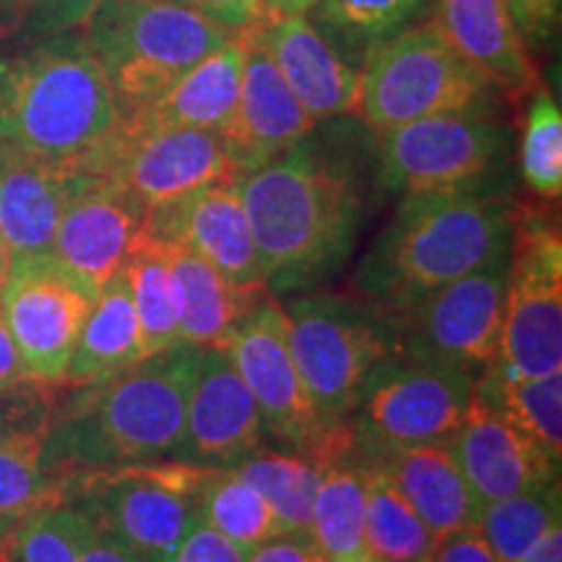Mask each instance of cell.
Instances as JSON below:
<instances>
[{
    "instance_id": "cell-1",
    "label": "cell",
    "mask_w": 562,
    "mask_h": 562,
    "mask_svg": "<svg viewBox=\"0 0 562 562\" xmlns=\"http://www.w3.org/2000/svg\"><path fill=\"white\" fill-rule=\"evenodd\" d=\"M199 347L178 344L117 372L81 385L53 412L45 472L53 490L74 476L170 459L186 427Z\"/></svg>"
},
{
    "instance_id": "cell-2",
    "label": "cell",
    "mask_w": 562,
    "mask_h": 562,
    "mask_svg": "<svg viewBox=\"0 0 562 562\" xmlns=\"http://www.w3.org/2000/svg\"><path fill=\"white\" fill-rule=\"evenodd\" d=\"M266 284L297 292L339 269L362 224V195L305 140L237 180Z\"/></svg>"
},
{
    "instance_id": "cell-3",
    "label": "cell",
    "mask_w": 562,
    "mask_h": 562,
    "mask_svg": "<svg viewBox=\"0 0 562 562\" xmlns=\"http://www.w3.org/2000/svg\"><path fill=\"white\" fill-rule=\"evenodd\" d=\"M516 203L487 188L404 195L357 271L385 313L510 252Z\"/></svg>"
},
{
    "instance_id": "cell-4",
    "label": "cell",
    "mask_w": 562,
    "mask_h": 562,
    "mask_svg": "<svg viewBox=\"0 0 562 562\" xmlns=\"http://www.w3.org/2000/svg\"><path fill=\"white\" fill-rule=\"evenodd\" d=\"M123 112L81 32L32 42L0 58V146L74 170L117 128Z\"/></svg>"
},
{
    "instance_id": "cell-5",
    "label": "cell",
    "mask_w": 562,
    "mask_h": 562,
    "mask_svg": "<svg viewBox=\"0 0 562 562\" xmlns=\"http://www.w3.org/2000/svg\"><path fill=\"white\" fill-rule=\"evenodd\" d=\"M121 112L157 100L237 34L182 0H102L81 26Z\"/></svg>"
},
{
    "instance_id": "cell-6",
    "label": "cell",
    "mask_w": 562,
    "mask_h": 562,
    "mask_svg": "<svg viewBox=\"0 0 562 562\" xmlns=\"http://www.w3.org/2000/svg\"><path fill=\"white\" fill-rule=\"evenodd\" d=\"M290 349L323 427L347 422L378 370L398 355L391 315L375 302L334 292L302 294L284 305Z\"/></svg>"
},
{
    "instance_id": "cell-7",
    "label": "cell",
    "mask_w": 562,
    "mask_h": 562,
    "mask_svg": "<svg viewBox=\"0 0 562 562\" xmlns=\"http://www.w3.org/2000/svg\"><path fill=\"white\" fill-rule=\"evenodd\" d=\"M497 89L453 50L432 21L378 40L362 53L355 115L381 133L451 112H490Z\"/></svg>"
},
{
    "instance_id": "cell-8",
    "label": "cell",
    "mask_w": 562,
    "mask_h": 562,
    "mask_svg": "<svg viewBox=\"0 0 562 562\" xmlns=\"http://www.w3.org/2000/svg\"><path fill=\"white\" fill-rule=\"evenodd\" d=\"M214 469L182 461L131 463L66 482L60 497L102 533L151 562H167L201 524V490Z\"/></svg>"
},
{
    "instance_id": "cell-9",
    "label": "cell",
    "mask_w": 562,
    "mask_h": 562,
    "mask_svg": "<svg viewBox=\"0 0 562 562\" xmlns=\"http://www.w3.org/2000/svg\"><path fill=\"white\" fill-rule=\"evenodd\" d=\"M378 182L396 195L476 191L510 159L508 125L490 112H451L378 133Z\"/></svg>"
},
{
    "instance_id": "cell-10",
    "label": "cell",
    "mask_w": 562,
    "mask_h": 562,
    "mask_svg": "<svg viewBox=\"0 0 562 562\" xmlns=\"http://www.w3.org/2000/svg\"><path fill=\"white\" fill-rule=\"evenodd\" d=\"M492 364L516 378L562 372L560 229L526 203H516L501 351Z\"/></svg>"
},
{
    "instance_id": "cell-11",
    "label": "cell",
    "mask_w": 562,
    "mask_h": 562,
    "mask_svg": "<svg viewBox=\"0 0 562 562\" xmlns=\"http://www.w3.org/2000/svg\"><path fill=\"white\" fill-rule=\"evenodd\" d=\"M510 252L391 311L398 357L480 372L497 360Z\"/></svg>"
},
{
    "instance_id": "cell-12",
    "label": "cell",
    "mask_w": 562,
    "mask_h": 562,
    "mask_svg": "<svg viewBox=\"0 0 562 562\" xmlns=\"http://www.w3.org/2000/svg\"><path fill=\"white\" fill-rule=\"evenodd\" d=\"M474 378L472 372L391 357L372 375L349 417L355 451L362 448L372 459L393 448L448 442L472 406Z\"/></svg>"
},
{
    "instance_id": "cell-13",
    "label": "cell",
    "mask_w": 562,
    "mask_h": 562,
    "mask_svg": "<svg viewBox=\"0 0 562 562\" xmlns=\"http://www.w3.org/2000/svg\"><path fill=\"white\" fill-rule=\"evenodd\" d=\"M79 172L117 180L144 209L182 199L214 182L240 180L222 133L154 128L128 115L121 117L117 128Z\"/></svg>"
},
{
    "instance_id": "cell-14",
    "label": "cell",
    "mask_w": 562,
    "mask_h": 562,
    "mask_svg": "<svg viewBox=\"0 0 562 562\" xmlns=\"http://www.w3.org/2000/svg\"><path fill=\"white\" fill-rule=\"evenodd\" d=\"M94 292L47 258L13 261L0 307L30 381L63 385Z\"/></svg>"
},
{
    "instance_id": "cell-15",
    "label": "cell",
    "mask_w": 562,
    "mask_h": 562,
    "mask_svg": "<svg viewBox=\"0 0 562 562\" xmlns=\"http://www.w3.org/2000/svg\"><path fill=\"white\" fill-rule=\"evenodd\" d=\"M222 347L256 398L266 430L297 453H311L326 427L315 417L294 364L284 307L266 294L237 321Z\"/></svg>"
},
{
    "instance_id": "cell-16",
    "label": "cell",
    "mask_w": 562,
    "mask_h": 562,
    "mask_svg": "<svg viewBox=\"0 0 562 562\" xmlns=\"http://www.w3.org/2000/svg\"><path fill=\"white\" fill-rule=\"evenodd\" d=\"M140 229L154 240L195 252L235 290L269 294L237 182H214L146 209Z\"/></svg>"
},
{
    "instance_id": "cell-17",
    "label": "cell",
    "mask_w": 562,
    "mask_h": 562,
    "mask_svg": "<svg viewBox=\"0 0 562 562\" xmlns=\"http://www.w3.org/2000/svg\"><path fill=\"white\" fill-rule=\"evenodd\" d=\"M144 216V203L121 182L79 172L55 229L50 258L97 294L125 269Z\"/></svg>"
},
{
    "instance_id": "cell-18",
    "label": "cell",
    "mask_w": 562,
    "mask_h": 562,
    "mask_svg": "<svg viewBox=\"0 0 562 562\" xmlns=\"http://www.w3.org/2000/svg\"><path fill=\"white\" fill-rule=\"evenodd\" d=\"M266 425L256 398L224 347L199 351L186 427L172 461L203 469H229L261 448Z\"/></svg>"
},
{
    "instance_id": "cell-19",
    "label": "cell",
    "mask_w": 562,
    "mask_h": 562,
    "mask_svg": "<svg viewBox=\"0 0 562 562\" xmlns=\"http://www.w3.org/2000/svg\"><path fill=\"white\" fill-rule=\"evenodd\" d=\"M240 34H248L263 47L315 123L355 115L360 68L351 66L341 47H336L305 13L263 16Z\"/></svg>"
},
{
    "instance_id": "cell-20",
    "label": "cell",
    "mask_w": 562,
    "mask_h": 562,
    "mask_svg": "<svg viewBox=\"0 0 562 562\" xmlns=\"http://www.w3.org/2000/svg\"><path fill=\"white\" fill-rule=\"evenodd\" d=\"M240 37L245 42L240 100L222 136L235 159L237 175L245 178L311 136L315 121L263 47L248 34Z\"/></svg>"
},
{
    "instance_id": "cell-21",
    "label": "cell",
    "mask_w": 562,
    "mask_h": 562,
    "mask_svg": "<svg viewBox=\"0 0 562 562\" xmlns=\"http://www.w3.org/2000/svg\"><path fill=\"white\" fill-rule=\"evenodd\" d=\"M446 446L484 505L542 487L560 474V461L474 396Z\"/></svg>"
},
{
    "instance_id": "cell-22",
    "label": "cell",
    "mask_w": 562,
    "mask_h": 562,
    "mask_svg": "<svg viewBox=\"0 0 562 562\" xmlns=\"http://www.w3.org/2000/svg\"><path fill=\"white\" fill-rule=\"evenodd\" d=\"M430 21L497 94L513 104L531 100L539 70L505 0H435Z\"/></svg>"
},
{
    "instance_id": "cell-23",
    "label": "cell",
    "mask_w": 562,
    "mask_h": 562,
    "mask_svg": "<svg viewBox=\"0 0 562 562\" xmlns=\"http://www.w3.org/2000/svg\"><path fill=\"white\" fill-rule=\"evenodd\" d=\"M79 170L0 146V235L13 261L47 258Z\"/></svg>"
},
{
    "instance_id": "cell-24",
    "label": "cell",
    "mask_w": 562,
    "mask_h": 562,
    "mask_svg": "<svg viewBox=\"0 0 562 562\" xmlns=\"http://www.w3.org/2000/svg\"><path fill=\"white\" fill-rule=\"evenodd\" d=\"M360 467H378L417 510L435 542L476 529L484 503L459 469L446 442L393 448Z\"/></svg>"
},
{
    "instance_id": "cell-25",
    "label": "cell",
    "mask_w": 562,
    "mask_h": 562,
    "mask_svg": "<svg viewBox=\"0 0 562 562\" xmlns=\"http://www.w3.org/2000/svg\"><path fill=\"white\" fill-rule=\"evenodd\" d=\"M47 389L24 383L19 402L0 406V524L47 501H63L45 472V446L55 406Z\"/></svg>"
},
{
    "instance_id": "cell-26",
    "label": "cell",
    "mask_w": 562,
    "mask_h": 562,
    "mask_svg": "<svg viewBox=\"0 0 562 562\" xmlns=\"http://www.w3.org/2000/svg\"><path fill=\"white\" fill-rule=\"evenodd\" d=\"M245 42L240 34L182 74L157 100L123 115L154 128H201L224 133L240 100Z\"/></svg>"
},
{
    "instance_id": "cell-27",
    "label": "cell",
    "mask_w": 562,
    "mask_h": 562,
    "mask_svg": "<svg viewBox=\"0 0 562 562\" xmlns=\"http://www.w3.org/2000/svg\"><path fill=\"white\" fill-rule=\"evenodd\" d=\"M140 360H146L144 336H140L128 279L121 271L94 294L63 385L81 389V385L108 381Z\"/></svg>"
},
{
    "instance_id": "cell-28",
    "label": "cell",
    "mask_w": 562,
    "mask_h": 562,
    "mask_svg": "<svg viewBox=\"0 0 562 562\" xmlns=\"http://www.w3.org/2000/svg\"><path fill=\"white\" fill-rule=\"evenodd\" d=\"M170 269L180 341L191 347H222L237 321L266 297L229 286L214 266L180 245H170Z\"/></svg>"
},
{
    "instance_id": "cell-29",
    "label": "cell",
    "mask_w": 562,
    "mask_h": 562,
    "mask_svg": "<svg viewBox=\"0 0 562 562\" xmlns=\"http://www.w3.org/2000/svg\"><path fill=\"white\" fill-rule=\"evenodd\" d=\"M474 398L537 440L554 461L562 456V372L539 378L505 375L487 364L474 378Z\"/></svg>"
},
{
    "instance_id": "cell-30",
    "label": "cell",
    "mask_w": 562,
    "mask_h": 562,
    "mask_svg": "<svg viewBox=\"0 0 562 562\" xmlns=\"http://www.w3.org/2000/svg\"><path fill=\"white\" fill-rule=\"evenodd\" d=\"M125 279L136 307L146 357L178 347V302L170 269V245L138 232L125 261Z\"/></svg>"
},
{
    "instance_id": "cell-31",
    "label": "cell",
    "mask_w": 562,
    "mask_h": 562,
    "mask_svg": "<svg viewBox=\"0 0 562 562\" xmlns=\"http://www.w3.org/2000/svg\"><path fill=\"white\" fill-rule=\"evenodd\" d=\"M364 474L347 461L318 467L311 539L331 562L364 552Z\"/></svg>"
},
{
    "instance_id": "cell-32",
    "label": "cell",
    "mask_w": 562,
    "mask_h": 562,
    "mask_svg": "<svg viewBox=\"0 0 562 562\" xmlns=\"http://www.w3.org/2000/svg\"><path fill=\"white\" fill-rule=\"evenodd\" d=\"M368 487L364 550L378 562H430L435 537L378 467H360Z\"/></svg>"
},
{
    "instance_id": "cell-33",
    "label": "cell",
    "mask_w": 562,
    "mask_h": 562,
    "mask_svg": "<svg viewBox=\"0 0 562 562\" xmlns=\"http://www.w3.org/2000/svg\"><path fill=\"white\" fill-rule=\"evenodd\" d=\"M229 469L261 492L266 503L271 505V510L277 513L284 533L311 537L318 467L307 456L252 451Z\"/></svg>"
},
{
    "instance_id": "cell-34",
    "label": "cell",
    "mask_w": 562,
    "mask_h": 562,
    "mask_svg": "<svg viewBox=\"0 0 562 562\" xmlns=\"http://www.w3.org/2000/svg\"><path fill=\"white\" fill-rule=\"evenodd\" d=\"M199 503L201 524L245 552L284 533L261 492L232 469H214L209 474Z\"/></svg>"
},
{
    "instance_id": "cell-35",
    "label": "cell",
    "mask_w": 562,
    "mask_h": 562,
    "mask_svg": "<svg viewBox=\"0 0 562 562\" xmlns=\"http://www.w3.org/2000/svg\"><path fill=\"white\" fill-rule=\"evenodd\" d=\"M562 497L560 480L547 482L537 490L518 492L503 501L487 503L482 508L476 531L501 562H516L524 552H529L547 531L560 526Z\"/></svg>"
},
{
    "instance_id": "cell-36",
    "label": "cell",
    "mask_w": 562,
    "mask_h": 562,
    "mask_svg": "<svg viewBox=\"0 0 562 562\" xmlns=\"http://www.w3.org/2000/svg\"><path fill=\"white\" fill-rule=\"evenodd\" d=\"M87 518L68 501H47L13 518L0 562H81Z\"/></svg>"
},
{
    "instance_id": "cell-37",
    "label": "cell",
    "mask_w": 562,
    "mask_h": 562,
    "mask_svg": "<svg viewBox=\"0 0 562 562\" xmlns=\"http://www.w3.org/2000/svg\"><path fill=\"white\" fill-rule=\"evenodd\" d=\"M425 5L427 0H315L311 11L341 45L364 53L378 40L409 26Z\"/></svg>"
},
{
    "instance_id": "cell-38",
    "label": "cell",
    "mask_w": 562,
    "mask_h": 562,
    "mask_svg": "<svg viewBox=\"0 0 562 562\" xmlns=\"http://www.w3.org/2000/svg\"><path fill=\"white\" fill-rule=\"evenodd\" d=\"M521 172L526 186L552 201L562 193V115L547 89L531 94L521 136Z\"/></svg>"
},
{
    "instance_id": "cell-39",
    "label": "cell",
    "mask_w": 562,
    "mask_h": 562,
    "mask_svg": "<svg viewBox=\"0 0 562 562\" xmlns=\"http://www.w3.org/2000/svg\"><path fill=\"white\" fill-rule=\"evenodd\" d=\"M102 0H0V42H42L79 32Z\"/></svg>"
},
{
    "instance_id": "cell-40",
    "label": "cell",
    "mask_w": 562,
    "mask_h": 562,
    "mask_svg": "<svg viewBox=\"0 0 562 562\" xmlns=\"http://www.w3.org/2000/svg\"><path fill=\"white\" fill-rule=\"evenodd\" d=\"M526 45L542 47L560 26L562 0H505Z\"/></svg>"
},
{
    "instance_id": "cell-41",
    "label": "cell",
    "mask_w": 562,
    "mask_h": 562,
    "mask_svg": "<svg viewBox=\"0 0 562 562\" xmlns=\"http://www.w3.org/2000/svg\"><path fill=\"white\" fill-rule=\"evenodd\" d=\"M245 550L199 524L167 562H245Z\"/></svg>"
},
{
    "instance_id": "cell-42",
    "label": "cell",
    "mask_w": 562,
    "mask_h": 562,
    "mask_svg": "<svg viewBox=\"0 0 562 562\" xmlns=\"http://www.w3.org/2000/svg\"><path fill=\"white\" fill-rule=\"evenodd\" d=\"M182 3L201 11L203 16H209L235 34L250 30L252 24H258L266 16L263 0H182Z\"/></svg>"
},
{
    "instance_id": "cell-43",
    "label": "cell",
    "mask_w": 562,
    "mask_h": 562,
    "mask_svg": "<svg viewBox=\"0 0 562 562\" xmlns=\"http://www.w3.org/2000/svg\"><path fill=\"white\" fill-rule=\"evenodd\" d=\"M245 562H331L318 550L311 537H297V533H281L269 542L252 547L245 554Z\"/></svg>"
},
{
    "instance_id": "cell-44",
    "label": "cell",
    "mask_w": 562,
    "mask_h": 562,
    "mask_svg": "<svg viewBox=\"0 0 562 562\" xmlns=\"http://www.w3.org/2000/svg\"><path fill=\"white\" fill-rule=\"evenodd\" d=\"M430 562H501L476 529H467L435 544Z\"/></svg>"
},
{
    "instance_id": "cell-45",
    "label": "cell",
    "mask_w": 562,
    "mask_h": 562,
    "mask_svg": "<svg viewBox=\"0 0 562 562\" xmlns=\"http://www.w3.org/2000/svg\"><path fill=\"white\" fill-rule=\"evenodd\" d=\"M81 562H151L140 558L138 552L128 550V547L115 542V539L94 529L87 521V531H83V544H81Z\"/></svg>"
},
{
    "instance_id": "cell-46",
    "label": "cell",
    "mask_w": 562,
    "mask_h": 562,
    "mask_svg": "<svg viewBox=\"0 0 562 562\" xmlns=\"http://www.w3.org/2000/svg\"><path fill=\"white\" fill-rule=\"evenodd\" d=\"M30 383V375H26L24 362H21V355L16 349V341H13L9 323H5L3 307H0V393L16 389V385Z\"/></svg>"
},
{
    "instance_id": "cell-47",
    "label": "cell",
    "mask_w": 562,
    "mask_h": 562,
    "mask_svg": "<svg viewBox=\"0 0 562 562\" xmlns=\"http://www.w3.org/2000/svg\"><path fill=\"white\" fill-rule=\"evenodd\" d=\"M516 562H562V526L547 531L529 552H524Z\"/></svg>"
},
{
    "instance_id": "cell-48",
    "label": "cell",
    "mask_w": 562,
    "mask_h": 562,
    "mask_svg": "<svg viewBox=\"0 0 562 562\" xmlns=\"http://www.w3.org/2000/svg\"><path fill=\"white\" fill-rule=\"evenodd\" d=\"M266 16H302L315 5V0H263Z\"/></svg>"
},
{
    "instance_id": "cell-49",
    "label": "cell",
    "mask_w": 562,
    "mask_h": 562,
    "mask_svg": "<svg viewBox=\"0 0 562 562\" xmlns=\"http://www.w3.org/2000/svg\"><path fill=\"white\" fill-rule=\"evenodd\" d=\"M11 266H13L11 250H9V245H5L3 235H0V286H3V284H5V279H9Z\"/></svg>"
},
{
    "instance_id": "cell-50",
    "label": "cell",
    "mask_w": 562,
    "mask_h": 562,
    "mask_svg": "<svg viewBox=\"0 0 562 562\" xmlns=\"http://www.w3.org/2000/svg\"><path fill=\"white\" fill-rule=\"evenodd\" d=\"M339 562H378L375 558H372V554L364 550V552H360V554H355V558H347V560H339Z\"/></svg>"
}]
</instances>
